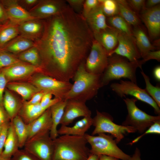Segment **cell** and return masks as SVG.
<instances>
[{
	"label": "cell",
	"mask_w": 160,
	"mask_h": 160,
	"mask_svg": "<svg viewBox=\"0 0 160 160\" xmlns=\"http://www.w3.org/2000/svg\"><path fill=\"white\" fill-rule=\"evenodd\" d=\"M28 124L29 133L27 141L49 133L52 126L50 107L39 117Z\"/></svg>",
	"instance_id": "e0dca14e"
},
{
	"label": "cell",
	"mask_w": 160,
	"mask_h": 160,
	"mask_svg": "<svg viewBox=\"0 0 160 160\" xmlns=\"http://www.w3.org/2000/svg\"><path fill=\"white\" fill-rule=\"evenodd\" d=\"M93 34L105 29L109 26L99 2L98 5L84 18Z\"/></svg>",
	"instance_id": "ffe728a7"
},
{
	"label": "cell",
	"mask_w": 160,
	"mask_h": 160,
	"mask_svg": "<svg viewBox=\"0 0 160 160\" xmlns=\"http://www.w3.org/2000/svg\"><path fill=\"white\" fill-rule=\"evenodd\" d=\"M141 73L145 84V89L146 92L160 108V87L159 85L154 86L151 83L149 76L141 69Z\"/></svg>",
	"instance_id": "e575fe53"
},
{
	"label": "cell",
	"mask_w": 160,
	"mask_h": 160,
	"mask_svg": "<svg viewBox=\"0 0 160 160\" xmlns=\"http://www.w3.org/2000/svg\"><path fill=\"white\" fill-rule=\"evenodd\" d=\"M110 88L120 97L129 95L133 96L137 100L148 104L153 108L156 114H160V108L145 89L140 88L137 84L130 80H121L119 83L111 84Z\"/></svg>",
	"instance_id": "ba28073f"
},
{
	"label": "cell",
	"mask_w": 160,
	"mask_h": 160,
	"mask_svg": "<svg viewBox=\"0 0 160 160\" xmlns=\"http://www.w3.org/2000/svg\"><path fill=\"white\" fill-rule=\"evenodd\" d=\"M126 1L131 8L139 15L141 11L145 8V0H129Z\"/></svg>",
	"instance_id": "b9f144b4"
},
{
	"label": "cell",
	"mask_w": 160,
	"mask_h": 160,
	"mask_svg": "<svg viewBox=\"0 0 160 160\" xmlns=\"http://www.w3.org/2000/svg\"><path fill=\"white\" fill-rule=\"evenodd\" d=\"M10 121V119L3 106L0 105V125L3 126Z\"/></svg>",
	"instance_id": "bcb514c9"
},
{
	"label": "cell",
	"mask_w": 160,
	"mask_h": 160,
	"mask_svg": "<svg viewBox=\"0 0 160 160\" xmlns=\"http://www.w3.org/2000/svg\"><path fill=\"white\" fill-rule=\"evenodd\" d=\"M108 24L119 32L128 35H132L131 26L121 16L117 15L106 18Z\"/></svg>",
	"instance_id": "d6a6232c"
},
{
	"label": "cell",
	"mask_w": 160,
	"mask_h": 160,
	"mask_svg": "<svg viewBox=\"0 0 160 160\" xmlns=\"http://www.w3.org/2000/svg\"><path fill=\"white\" fill-rule=\"evenodd\" d=\"M19 149L18 139L11 121L4 149L1 155L5 158L11 159Z\"/></svg>",
	"instance_id": "484cf974"
},
{
	"label": "cell",
	"mask_w": 160,
	"mask_h": 160,
	"mask_svg": "<svg viewBox=\"0 0 160 160\" xmlns=\"http://www.w3.org/2000/svg\"><path fill=\"white\" fill-rule=\"evenodd\" d=\"M139 150L136 148L134 154L131 157V160H141Z\"/></svg>",
	"instance_id": "816d5d0a"
},
{
	"label": "cell",
	"mask_w": 160,
	"mask_h": 160,
	"mask_svg": "<svg viewBox=\"0 0 160 160\" xmlns=\"http://www.w3.org/2000/svg\"><path fill=\"white\" fill-rule=\"evenodd\" d=\"M10 122L3 125L0 132V155L1 154L4 149Z\"/></svg>",
	"instance_id": "7bdbcfd3"
},
{
	"label": "cell",
	"mask_w": 160,
	"mask_h": 160,
	"mask_svg": "<svg viewBox=\"0 0 160 160\" xmlns=\"http://www.w3.org/2000/svg\"><path fill=\"white\" fill-rule=\"evenodd\" d=\"M116 158L105 155H100L99 156V160H117Z\"/></svg>",
	"instance_id": "f5cc1de1"
},
{
	"label": "cell",
	"mask_w": 160,
	"mask_h": 160,
	"mask_svg": "<svg viewBox=\"0 0 160 160\" xmlns=\"http://www.w3.org/2000/svg\"><path fill=\"white\" fill-rule=\"evenodd\" d=\"M68 5L66 0H43L28 12L37 19H47L58 14Z\"/></svg>",
	"instance_id": "4fadbf2b"
},
{
	"label": "cell",
	"mask_w": 160,
	"mask_h": 160,
	"mask_svg": "<svg viewBox=\"0 0 160 160\" xmlns=\"http://www.w3.org/2000/svg\"><path fill=\"white\" fill-rule=\"evenodd\" d=\"M37 20L27 21L19 25L20 36L34 41L41 36L44 28V22Z\"/></svg>",
	"instance_id": "7402d4cb"
},
{
	"label": "cell",
	"mask_w": 160,
	"mask_h": 160,
	"mask_svg": "<svg viewBox=\"0 0 160 160\" xmlns=\"http://www.w3.org/2000/svg\"><path fill=\"white\" fill-rule=\"evenodd\" d=\"M86 103L76 100H67L63 117L60 124L68 126L75 119L80 117L91 116V112Z\"/></svg>",
	"instance_id": "9a60e30c"
},
{
	"label": "cell",
	"mask_w": 160,
	"mask_h": 160,
	"mask_svg": "<svg viewBox=\"0 0 160 160\" xmlns=\"http://www.w3.org/2000/svg\"><path fill=\"white\" fill-rule=\"evenodd\" d=\"M33 82L34 85L41 91L50 93L55 98L61 100L64 99L72 85L70 81L59 80L44 74L38 76Z\"/></svg>",
	"instance_id": "9c48e42d"
},
{
	"label": "cell",
	"mask_w": 160,
	"mask_h": 160,
	"mask_svg": "<svg viewBox=\"0 0 160 160\" xmlns=\"http://www.w3.org/2000/svg\"><path fill=\"white\" fill-rule=\"evenodd\" d=\"M67 100L63 99L56 102L50 107L52 120V126L49 135L54 140L58 137L57 126L63 117Z\"/></svg>",
	"instance_id": "cb8c5ba5"
},
{
	"label": "cell",
	"mask_w": 160,
	"mask_h": 160,
	"mask_svg": "<svg viewBox=\"0 0 160 160\" xmlns=\"http://www.w3.org/2000/svg\"><path fill=\"white\" fill-rule=\"evenodd\" d=\"M118 15L123 18L131 26L134 27L141 25L139 15L129 6L126 0H116Z\"/></svg>",
	"instance_id": "4316f807"
},
{
	"label": "cell",
	"mask_w": 160,
	"mask_h": 160,
	"mask_svg": "<svg viewBox=\"0 0 160 160\" xmlns=\"http://www.w3.org/2000/svg\"><path fill=\"white\" fill-rule=\"evenodd\" d=\"M6 87L20 95L24 100L30 99L35 93L41 91L34 85L27 83H7Z\"/></svg>",
	"instance_id": "4dcf8cb0"
},
{
	"label": "cell",
	"mask_w": 160,
	"mask_h": 160,
	"mask_svg": "<svg viewBox=\"0 0 160 160\" xmlns=\"http://www.w3.org/2000/svg\"><path fill=\"white\" fill-rule=\"evenodd\" d=\"M85 62L78 67L73 78V84L64 98L86 103L95 97L102 87L101 75L88 72L85 67Z\"/></svg>",
	"instance_id": "7a4b0ae2"
},
{
	"label": "cell",
	"mask_w": 160,
	"mask_h": 160,
	"mask_svg": "<svg viewBox=\"0 0 160 160\" xmlns=\"http://www.w3.org/2000/svg\"><path fill=\"white\" fill-rule=\"evenodd\" d=\"M9 21L5 9L0 0V23L4 24Z\"/></svg>",
	"instance_id": "c3c4849f"
},
{
	"label": "cell",
	"mask_w": 160,
	"mask_h": 160,
	"mask_svg": "<svg viewBox=\"0 0 160 160\" xmlns=\"http://www.w3.org/2000/svg\"><path fill=\"white\" fill-rule=\"evenodd\" d=\"M84 137L91 146L90 153L99 156L105 155L122 160H131V156L119 148L112 135L100 133L96 136L86 133Z\"/></svg>",
	"instance_id": "5b68a950"
},
{
	"label": "cell",
	"mask_w": 160,
	"mask_h": 160,
	"mask_svg": "<svg viewBox=\"0 0 160 160\" xmlns=\"http://www.w3.org/2000/svg\"><path fill=\"white\" fill-rule=\"evenodd\" d=\"M41 36L35 46L42 58V72H52L57 80L69 81L85 61L94 38L84 17L68 5L44 21Z\"/></svg>",
	"instance_id": "6da1fadb"
},
{
	"label": "cell",
	"mask_w": 160,
	"mask_h": 160,
	"mask_svg": "<svg viewBox=\"0 0 160 160\" xmlns=\"http://www.w3.org/2000/svg\"><path fill=\"white\" fill-rule=\"evenodd\" d=\"M123 100L127 106L128 114L122 125L132 127L142 133L155 122L160 120L159 115H150L140 109L136 104L138 100L136 99L126 98Z\"/></svg>",
	"instance_id": "52a82bcc"
},
{
	"label": "cell",
	"mask_w": 160,
	"mask_h": 160,
	"mask_svg": "<svg viewBox=\"0 0 160 160\" xmlns=\"http://www.w3.org/2000/svg\"><path fill=\"white\" fill-rule=\"evenodd\" d=\"M99 0H85L84 1L82 15L84 18L99 4Z\"/></svg>",
	"instance_id": "ab89813d"
},
{
	"label": "cell",
	"mask_w": 160,
	"mask_h": 160,
	"mask_svg": "<svg viewBox=\"0 0 160 160\" xmlns=\"http://www.w3.org/2000/svg\"><path fill=\"white\" fill-rule=\"evenodd\" d=\"M10 159L4 158L1 155H0V160H10Z\"/></svg>",
	"instance_id": "6f0895ef"
},
{
	"label": "cell",
	"mask_w": 160,
	"mask_h": 160,
	"mask_svg": "<svg viewBox=\"0 0 160 160\" xmlns=\"http://www.w3.org/2000/svg\"><path fill=\"white\" fill-rule=\"evenodd\" d=\"M20 34L19 25L9 21L0 26V50Z\"/></svg>",
	"instance_id": "f1b7e54d"
},
{
	"label": "cell",
	"mask_w": 160,
	"mask_h": 160,
	"mask_svg": "<svg viewBox=\"0 0 160 160\" xmlns=\"http://www.w3.org/2000/svg\"><path fill=\"white\" fill-rule=\"evenodd\" d=\"M3 105L11 121L18 115L23 105L9 90L5 89L3 97Z\"/></svg>",
	"instance_id": "f546056e"
},
{
	"label": "cell",
	"mask_w": 160,
	"mask_h": 160,
	"mask_svg": "<svg viewBox=\"0 0 160 160\" xmlns=\"http://www.w3.org/2000/svg\"><path fill=\"white\" fill-rule=\"evenodd\" d=\"M84 0H67L70 7L76 13L82 15Z\"/></svg>",
	"instance_id": "60d3db41"
},
{
	"label": "cell",
	"mask_w": 160,
	"mask_h": 160,
	"mask_svg": "<svg viewBox=\"0 0 160 160\" xmlns=\"http://www.w3.org/2000/svg\"><path fill=\"white\" fill-rule=\"evenodd\" d=\"M2 126H1L0 125V132L2 128Z\"/></svg>",
	"instance_id": "680465c9"
},
{
	"label": "cell",
	"mask_w": 160,
	"mask_h": 160,
	"mask_svg": "<svg viewBox=\"0 0 160 160\" xmlns=\"http://www.w3.org/2000/svg\"><path fill=\"white\" fill-rule=\"evenodd\" d=\"M119 31L110 26L93 34L94 39L104 48L109 56L118 44Z\"/></svg>",
	"instance_id": "d6986e66"
},
{
	"label": "cell",
	"mask_w": 160,
	"mask_h": 160,
	"mask_svg": "<svg viewBox=\"0 0 160 160\" xmlns=\"http://www.w3.org/2000/svg\"><path fill=\"white\" fill-rule=\"evenodd\" d=\"M23 1L27 5L30 6L33 5L39 2L37 0H25Z\"/></svg>",
	"instance_id": "db71d44e"
},
{
	"label": "cell",
	"mask_w": 160,
	"mask_h": 160,
	"mask_svg": "<svg viewBox=\"0 0 160 160\" xmlns=\"http://www.w3.org/2000/svg\"><path fill=\"white\" fill-rule=\"evenodd\" d=\"M119 159H118L117 160H119Z\"/></svg>",
	"instance_id": "94428289"
},
{
	"label": "cell",
	"mask_w": 160,
	"mask_h": 160,
	"mask_svg": "<svg viewBox=\"0 0 160 160\" xmlns=\"http://www.w3.org/2000/svg\"><path fill=\"white\" fill-rule=\"evenodd\" d=\"M160 0H148L145 2V7L146 8H151L160 4Z\"/></svg>",
	"instance_id": "681fc988"
},
{
	"label": "cell",
	"mask_w": 160,
	"mask_h": 160,
	"mask_svg": "<svg viewBox=\"0 0 160 160\" xmlns=\"http://www.w3.org/2000/svg\"><path fill=\"white\" fill-rule=\"evenodd\" d=\"M47 109L42 107L40 103L29 104L25 102L18 115L25 124H28L39 117Z\"/></svg>",
	"instance_id": "d4e9b609"
},
{
	"label": "cell",
	"mask_w": 160,
	"mask_h": 160,
	"mask_svg": "<svg viewBox=\"0 0 160 160\" xmlns=\"http://www.w3.org/2000/svg\"><path fill=\"white\" fill-rule=\"evenodd\" d=\"M1 1L10 22L19 25L27 21L37 20L21 6L18 1L12 0H2Z\"/></svg>",
	"instance_id": "2e32d148"
},
{
	"label": "cell",
	"mask_w": 160,
	"mask_h": 160,
	"mask_svg": "<svg viewBox=\"0 0 160 160\" xmlns=\"http://www.w3.org/2000/svg\"><path fill=\"white\" fill-rule=\"evenodd\" d=\"M132 34L142 58L149 52L156 49L151 43L142 25L134 27L132 29Z\"/></svg>",
	"instance_id": "603a6c76"
},
{
	"label": "cell",
	"mask_w": 160,
	"mask_h": 160,
	"mask_svg": "<svg viewBox=\"0 0 160 160\" xmlns=\"http://www.w3.org/2000/svg\"><path fill=\"white\" fill-rule=\"evenodd\" d=\"M20 62L18 58L11 54L0 50V70Z\"/></svg>",
	"instance_id": "8d00e7d4"
},
{
	"label": "cell",
	"mask_w": 160,
	"mask_h": 160,
	"mask_svg": "<svg viewBox=\"0 0 160 160\" xmlns=\"http://www.w3.org/2000/svg\"><path fill=\"white\" fill-rule=\"evenodd\" d=\"M153 74L154 78L158 81H160V66L158 65L154 69Z\"/></svg>",
	"instance_id": "f907efd6"
},
{
	"label": "cell",
	"mask_w": 160,
	"mask_h": 160,
	"mask_svg": "<svg viewBox=\"0 0 160 160\" xmlns=\"http://www.w3.org/2000/svg\"><path fill=\"white\" fill-rule=\"evenodd\" d=\"M53 140V160H86L90 154L84 136L63 135Z\"/></svg>",
	"instance_id": "3957f363"
},
{
	"label": "cell",
	"mask_w": 160,
	"mask_h": 160,
	"mask_svg": "<svg viewBox=\"0 0 160 160\" xmlns=\"http://www.w3.org/2000/svg\"><path fill=\"white\" fill-rule=\"evenodd\" d=\"M18 59L21 61L28 63L33 65L41 66V60L39 51L35 46L20 53Z\"/></svg>",
	"instance_id": "836d02e7"
},
{
	"label": "cell",
	"mask_w": 160,
	"mask_h": 160,
	"mask_svg": "<svg viewBox=\"0 0 160 160\" xmlns=\"http://www.w3.org/2000/svg\"><path fill=\"white\" fill-rule=\"evenodd\" d=\"M35 45L34 41L20 36L11 41L0 50L17 54L34 47Z\"/></svg>",
	"instance_id": "83f0119b"
},
{
	"label": "cell",
	"mask_w": 160,
	"mask_h": 160,
	"mask_svg": "<svg viewBox=\"0 0 160 160\" xmlns=\"http://www.w3.org/2000/svg\"><path fill=\"white\" fill-rule=\"evenodd\" d=\"M10 160H39L24 148L19 149L12 156Z\"/></svg>",
	"instance_id": "74e56055"
},
{
	"label": "cell",
	"mask_w": 160,
	"mask_h": 160,
	"mask_svg": "<svg viewBox=\"0 0 160 160\" xmlns=\"http://www.w3.org/2000/svg\"><path fill=\"white\" fill-rule=\"evenodd\" d=\"M93 119L91 116L84 117L77 121L72 126L61 125L57 130L58 135H70L84 136L86 132L92 125Z\"/></svg>",
	"instance_id": "44dd1931"
},
{
	"label": "cell",
	"mask_w": 160,
	"mask_h": 160,
	"mask_svg": "<svg viewBox=\"0 0 160 160\" xmlns=\"http://www.w3.org/2000/svg\"><path fill=\"white\" fill-rule=\"evenodd\" d=\"M24 148L39 160H53L54 146L49 133L27 141Z\"/></svg>",
	"instance_id": "8fae6325"
},
{
	"label": "cell",
	"mask_w": 160,
	"mask_h": 160,
	"mask_svg": "<svg viewBox=\"0 0 160 160\" xmlns=\"http://www.w3.org/2000/svg\"><path fill=\"white\" fill-rule=\"evenodd\" d=\"M46 93H47L43 91L38 92L34 94L28 101L25 103L29 104H35L40 103L43 96Z\"/></svg>",
	"instance_id": "7dc6e473"
},
{
	"label": "cell",
	"mask_w": 160,
	"mask_h": 160,
	"mask_svg": "<svg viewBox=\"0 0 160 160\" xmlns=\"http://www.w3.org/2000/svg\"><path fill=\"white\" fill-rule=\"evenodd\" d=\"M8 81L23 78L38 71L42 72L41 66L20 62L1 69Z\"/></svg>",
	"instance_id": "ac0fdd59"
},
{
	"label": "cell",
	"mask_w": 160,
	"mask_h": 160,
	"mask_svg": "<svg viewBox=\"0 0 160 160\" xmlns=\"http://www.w3.org/2000/svg\"><path fill=\"white\" fill-rule=\"evenodd\" d=\"M152 44L156 48V46L159 48V47L160 46V39H156L154 41V43Z\"/></svg>",
	"instance_id": "9f6ffc18"
},
{
	"label": "cell",
	"mask_w": 160,
	"mask_h": 160,
	"mask_svg": "<svg viewBox=\"0 0 160 160\" xmlns=\"http://www.w3.org/2000/svg\"><path fill=\"white\" fill-rule=\"evenodd\" d=\"M108 56L104 48L95 39L85 62V67L88 72L101 75L107 67Z\"/></svg>",
	"instance_id": "30bf717a"
},
{
	"label": "cell",
	"mask_w": 160,
	"mask_h": 160,
	"mask_svg": "<svg viewBox=\"0 0 160 160\" xmlns=\"http://www.w3.org/2000/svg\"><path fill=\"white\" fill-rule=\"evenodd\" d=\"M118 39L117 47L109 57L116 54L126 58L130 62L139 63L141 56L133 36L119 32Z\"/></svg>",
	"instance_id": "7c38bea8"
},
{
	"label": "cell",
	"mask_w": 160,
	"mask_h": 160,
	"mask_svg": "<svg viewBox=\"0 0 160 160\" xmlns=\"http://www.w3.org/2000/svg\"><path fill=\"white\" fill-rule=\"evenodd\" d=\"M95 116L92 118V125L95 129L91 135H95L100 133H108L114 137L117 143H119L127 133L136 132L130 126L119 125L113 122V118L109 114L101 112L97 110Z\"/></svg>",
	"instance_id": "8992f818"
},
{
	"label": "cell",
	"mask_w": 160,
	"mask_h": 160,
	"mask_svg": "<svg viewBox=\"0 0 160 160\" xmlns=\"http://www.w3.org/2000/svg\"><path fill=\"white\" fill-rule=\"evenodd\" d=\"M142 58L143 59L140 60L142 64L151 60H155L160 61V50L159 49L149 51Z\"/></svg>",
	"instance_id": "f6af8a7d"
},
{
	"label": "cell",
	"mask_w": 160,
	"mask_h": 160,
	"mask_svg": "<svg viewBox=\"0 0 160 160\" xmlns=\"http://www.w3.org/2000/svg\"><path fill=\"white\" fill-rule=\"evenodd\" d=\"M103 12L106 17L118 15V8L116 0H99Z\"/></svg>",
	"instance_id": "d590c367"
},
{
	"label": "cell",
	"mask_w": 160,
	"mask_h": 160,
	"mask_svg": "<svg viewBox=\"0 0 160 160\" xmlns=\"http://www.w3.org/2000/svg\"><path fill=\"white\" fill-rule=\"evenodd\" d=\"M8 81L2 69L0 70V105L3 106V97Z\"/></svg>",
	"instance_id": "ee69618b"
},
{
	"label": "cell",
	"mask_w": 160,
	"mask_h": 160,
	"mask_svg": "<svg viewBox=\"0 0 160 160\" xmlns=\"http://www.w3.org/2000/svg\"><path fill=\"white\" fill-rule=\"evenodd\" d=\"M139 15L141 20L147 28L149 38L155 40L160 34V6L151 8H145Z\"/></svg>",
	"instance_id": "5bb4252c"
},
{
	"label": "cell",
	"mask_w": 160,
	"mask_h": 160,
	"mask_svg": "<svg viewBox=\"0 0 160 160\" xmlns=\"http://www.w3.org/2000/svg\"><path fill=\"white\" fill-rule=\"evenodd\" d=\"M11 121L18 139L20 149L24 148L28 136V124H25L18 115Z\"/></svg>",
	"instance_id": "1f68e13d"
},
{
	"label": "cell",
	"mask_w": 160,
	"mask_h": 160,
	"mask_svg": "<svg viewBox=\"0 0 160 160\" xmlns=\"http://www.w3.org/2000/svg\"><path fill=\"white\" fill-rule=\"evenodd\" d=\"M142 135L137 137L129 144L132 145L138 142L142 137L148 134H160V120L157 121L149 127Z\"/></svg>",
	"instance_id": "f35d334b"
},
{
	"label": "cell",
	"mask_w": 160,
	"mask_h": 160,
	"mask_svg": "<svg viewBox=\"0 0 160 160\" xmlns=\"http://www.w3.org/2000/svg\"><path fill=\"white\" fill-rule=\"evenodd\" d=\"M99 156L90 153L86 160H99Z\"/></svg>",
	"instance_id": "11a10c76"
},
{
	"label": "cell",
	"mask_w": 160,
	"mask_h": 160,
	"mask_svg": "<svg viewBox=\"0 0 160 160\" xmlns=\"http://www.w3.org/2000/svg\"><path fill=\"white\" fill-rule=\"evenodd\" d=\"M1 24H0V26L1 25Z\"/></svg>",
	"instance_id": "91938a15"
},
{
	"label": "cell",
	"mask_w": 160,
	"mask_h": 160,
	"mask_svg": "<svg viewBox=\"0 0 160 160\" xmlns=\"http://www.w3.org/2000/svg\"><path fill=\"white\" fill-rule=\"evenodd\" d=\"M142 65L140 60L139 63H132L116 54L109 57L107 66L101 75L103 87L111 81L122 78L127 79L137 84L136 70L138 67L142 69Z\"/></svg>",
	"instance_id": "277c9868"
}]
</instances>
